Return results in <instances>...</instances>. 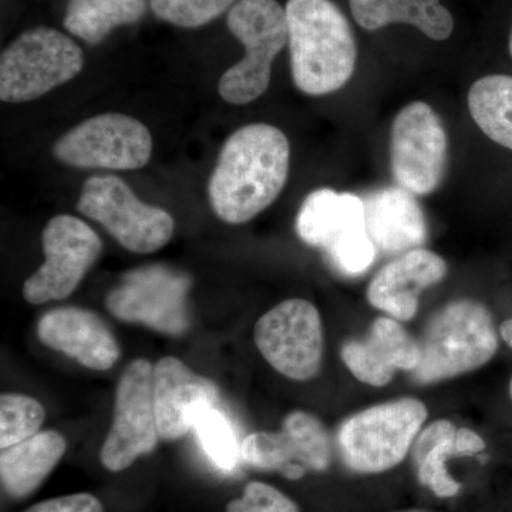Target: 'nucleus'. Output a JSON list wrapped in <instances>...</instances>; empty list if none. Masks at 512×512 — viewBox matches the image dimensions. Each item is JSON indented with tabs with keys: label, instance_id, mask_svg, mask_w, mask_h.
Instances as JSON below:
<instances>
[{
	"label": "nucleus",
	"instance_id": "f8f14e48",
	"mask_svg": "<svg viewBox=\"0 0 512 512\" xmlns=\"http://www.w3.org/2000/svg\"><path fill=\"white\" fill-rule=\"evenodd\" d=\"M154 366L146 359L127 365L117 384L113 424L100 451L101 464L113 473L126 470L157 447Z\"/></svg>",
	"mask_w": 512,
	"mask_h": 512
},
{
	"label": "nucleus",
	"instance_id": "a878e982",
	"mask_svg": "<svg viewBox=\"0 0 512 512\" xmlns=\"http://www.w3.org/2000/svg\"><path fill=\"white\" fill-rule=\"evenodd\" d=\"M195 434L212 463L220 470L232 471L238 466L241 456V444L231 421L217 409L207 407L194 423Z\"/></svg>",
	"mask_w": 512,
	"mask_h": 512
},
{
	"label": "nucleus",
	"instance_id": "cd10ccee",
	"mask_svg": "<svg viewBox=\"0 0 512 512\" xmlns=\"http://www.w3.org/2000/svg\"><path fill=\"white\" fill-rule=\"evenodd\" d=\"M235 3L237 0H150L157 18L184 29L208 25Z\"/></svg>",
	"mask_w": 512,
	"mask_h": 512
},
{
	"label": "nucleus",
	"instance_id": "aec40b11",
	"mask_svg": "<svg viewBox=\"0 0 512 512\" xmlns=\"http://www.w3.org/2000/svg\"><path fill=\"white\" fill-rule=\"evenodd\" d=\"M362 200L367 234L377 251L399 256L423 247L427 222L412 192L397 185L370 192Z\"/></svg>",
	"mask_w": 512,
	"mask_h": 512
},
{
	"label": "nucleus",
	"instance_id": "c756f323",
	"mask_svg": "<svg viewBox=\"0 0 512 512\" xmlns=\"http://www.w3.org/2000/svg\"><path fill=\"white\" fill-rule=\"evenodd\" d=\"M25 512H104V508L94 495L80 493L42 501Z\"/></svg>",
	"mask_w": 512,
	"mask_h": 512
},
{
	"label": "nucleus",
	"instance_id": "412c9836",
	"mask_svg": "<svg viewBox=\"0 0 512 512\" xmlns=\"http://www.w3.org/2000/svg\"><path fill=\"white\" fill-rule=\"evenodd\" d=\"M485 446L483 437L474 430L457 429L446 419L433 421L421 429L412 448L420 484L430 488L436 497H456L461 483L448 473V458L473 457L485 450Z\"/></svg>",
	"mask_w": 512,
	"mask_h": 512
},
{
	"label": "nucleus",
	"instance_id": "20e7f679",
	"mask_svg": "<svg viewBox=\"0 0 512 512\" xmlns=\"http://www.w3.org/2000/svg\"><path fill=\"white\" fill-rule=\"evenodd\" d=\"M427 416L426 404L414 397L375 404L352 414L336 433L343 464L357 474L393 470L412 453Z\"/></svg>",
	"mask_w": 512,
	"mask_h": 512
},
{
	"label": "nucleus",
	"instance_id": "5701e85b",
	"mask_svg": "<svg viewBox=\"0 0 512 512\" xmlns=\"http://www.w3.org/2000/svg\"><path fill=\"white\" fill-rule=\"evenodd\" d=\"M349 5L357 25L366 30L404 23L443 42L454 29L453 15L440 0H349Z\"/></svg>",
	"mask_w": 512,
	"mask_h": 512
},
{
	"label": "nucleus",
	"instance_id": "f257e3e1",
	"mask_svg": "<svg viewBox=\"0 0 512 512\" xmlns=\"http://www.w3.org/2000/svg\"><path fill=\"white\" fill-rule=\"evenodd\" d=\"M291 146L279 128L255 123L229 136L208 183L218 218L245 224L274 204L289 175Z\"/></svg>",
	"mask_w": 512,
	"mask_h": 512
},
{
	"label": "nucleus",
	"instance_id": "473e14b6",
	"mask_svg": "<svg viewBox=\"0 0 512 512\" xmlns=\"http://www.w3.org/2000/svg\"><path fill=\"white\" fill-rule=\"evenodd\" d=\"M397 512H430V511L417 510V508H414V510H404V511H397Z\"/></svg>",
	"mask_w": 512,
	"mask_h": 512
},
{
	"label": "nucleus",
	"instance_id": "bb28decb",
	"mask_svg": "<svg viewBox=\"0 0 512 512\" xmlns=\"http://www.w3.org/2000/svg\"><path fill=\"white\" fill-rule=\"evenodd\" d=\"M46 412L33 397L5 393L0 397V447L8 448L35 436L45 423Z\"/></svg>",
	"mask_w": 512,
	"mask_h": 512
},
{
	"label": "nucleus",
	"instance_id": "c85d7f7f",
	"mask_svg": "<svg viewBox=\"0 0 512 512\" xmlns=\"http://www.w3.org/2000/svg\"><path fill=\"white\" fill-rule=\"evenodd\" d=\"M225 512H301L291 498L274 485L252 481L244 494L227 505Z\"/></svg>",
	"mask_w": 512,
	"mask_h": 512
},
{
	"label": "nucleus",
	"instance_id": "b1692460",
	"mask_svg": "<svg viewBox=\"0 0 512 512\" xmlns=\"http://www.w3.org/2000/svg\"><path fill=\"white\" fill-rule=\"evenodd\" d=\"M147 0H69L63 25L90 45H99L114 29L146 15Z\"/></svg>",
	"mask_w": 512,
	"mask_h": 512
},
{
	"label": "nucleus",
	"instance_id": "6e6552de",
	"mask_svg": "<svg viewBox=\"0 0 512 512\" xmlns=\"http://www.w3.org/2000/svg\"><path fill=\"white\" fill-rule=\"evenodd\" d=\"M77 210L99 222L121 247L136 254L158 251L174 234L173 217L138 200L116 175L90 177L83 184Z\"/></svg>",
	"mask_w": 512,
	"mask_h": 512
},
{
	"label": "nucleus",
	"instance_id": "39448f33",
	"mask_svg": "<svg viewBox=\"0 0 512 512\" xmlns=\"http://www.w3.org/2000/svg\"><path fill=\"white\" fill-rule=\"evenodd\" d=\"M227 25L245 47V56L222 74L218 92L227 103L242 106L268 90L272 63L288 45V19L276 0H238L229 9Z\"/></svg>",
	"mask_w": 512,
	"mask_h": 512
},
{
	"label": "nucleus",
	"instance_id": "423d86ee",
	"mask_svg": "<svg viewBox=\"0 0 512 512\" xmlns=\"http://www.w3.org/2000/svg\"><path fill=\"white\" fill-rule=\"evenodd\" d=\"M296 232L305 244L325 251L340 274H365L375 262L363 200L355 194L330 188L311 192L299 210Z\"/></svg>",
	"mask_w": 512,
	"mask_h": 512
},
{
	"label": "nucleus",
	"instance_id": "6ab92c4d",
	"mask_svg": "<svg viewBox=\"0 0 512 512\" xmlns=\"http://www.w3.org/2000/svg\"><path fill=\"white\" fill-rule=\"evenodd\" d=\"M37 336L47 348L99 372L111 369L121 355L109 326L86 309L60 308L47 312L37 323Z\"/></svg>",
	"mask_w": 512,
	"mask_h": 512
},
{
	"label": "nucleus",
	"instance_id": "f03ea898",
	"mask_svg": "<svg viewBox=\"0 0 512 512\" xmlns=\"http://www.w3.org/2000/svg\"><path fill=\"white\" fill-rule=\"evenodd\" d=\"M285 10L293 83L308 96L338 92L356 69L348 19L332 0H288Z\"/></svg>",
	"mask_w": 512,
	"mask_h": 512
},
{
	"label": "nucleus",
	"instance_id": "9b49d317",
	"mask_svg": "<svg viewBox=\"0 0 512 512\" xmlns=\"http://www.w3.org/2000/svg\"><path fill=\"white\" fill-rule=\"evenodd\" d=\"M190 276L164 265L143 266L123 276L109 292L106 306L124 322L143 323L167 335H181L190 325Z\"/></svg>",
	"mask_w": 512,
	"mask_h": 512
},
{
	"label": "nucleus",
	"instance_id": "1a4fd4ad",
	"mask_svg": "<svg viewBox=\"0 0 512 512\" xmlns=\"http://www.w3.org/2000/svg\"><path fill=\"white\" fill-rule=\"evenodd\" d=\"M254 340L272 369L295 382H308L322 369V318L318 308L305 299H288L262 315Z\"/></svg>",
	"mask_w": 512,
	"mask_h": 512
},
{
	"label": "nucleus",
	"instance_id": "4468645a",
	"mask_svg": "<svg viewBox=\"0 0 512 512\" xmlns=\"http://www.w3.org/2000/svg\"><path fill=\"white\" fill-rule=\"evenodd\" d=\"M42 245L45 264L23 285V296L32 305L69 298L103 249L99 235L86 222L66 214L47 222Z\"/></svg>",
	"mask_w": 512,
	"mask_h": 512
},
{
	"label": "nucleus",
	"instance_id": "7ed1b4c3",
	"mask_svg": "<svg viewBox=\"0 0 512 512\" xmlns=\"http://www.w3.org/2000/svg\"><path fill=\"white\" fill-rule=\"evenodd\" d=\"M421 362L412 375L420 386L467 375L487 365L498 350V333L487 306L473 299L447 303L419 340Z\"/></svg>",
	"mask_w": 512,
	"mask_h": 512
},
{
	"label": "nucleus",
	"instance_id": "a211bd4d",
	"mask_svg": "<svg viewBox=\"0 0 512 512\" xmlns=\"http://www.w3.org/2000/svg\"><path fill=\"white\" fill-rule=\"evenodd\" d=\"M447 262L436 252L417 248L384 265L367 286V301L390 318L407 322L419 312L420 293L446 278Z\"/></svg>",
	"mask_w": 512,
	"mask_h": 512
},
{
	"label": "nucleus",
	"instance_id": "9d476101",
	"mask_svg": "<svg viewBox=\"0 0 512 512\" xmlns=\"http://www.w3.org/2000/svg\"><path fill=\"white\" fill-rule=\"evenodd\" d=\"M153 138L141 121L120 113H104L63 134L53 154L76 168L128 171L146 167Z\"/></svg>",
	"mask_w": 512,
	"mask_h": 512
},
{
	"label": "nucleus",
	"instance_id": "2f4dec72",
	"mask_svg": "<svg viewBox=\"0 0 512 512\" xmlns=\"http://www.w3.org/2000/svg\"><path fill=\"white\" fill-rule=\"evenodd\" d=\"M508 49H510V55H511V59H512V29H511V33H510V43H508Z\"/></svg>",
	"mask_w": 512,
	"mask_h": 512
},
{
	"label": "nucleus",
	"instance_id": "f3484780",
	"mask_svg": "<svg viewBox=\"0 0 512 512\" xmlns=\"http://www.w3.org/2000/svg\"><path fill=\"white\" fill-rule=\"evenodd\" d=\"M153 384L160 439H181L207 407L217 406L215 384L175 357H164L154 366Z\"/></svg>",
	"mask_w": 512,
	"mask_h": 512
},
{
	"label": "nucleus",
	"instance_id": "7c9ffc66",
	"mask_svg": "<svg viewBox=\"0 0 512 512\" xmlns=\"http://www.w3.org/2000/svg\"><path fill=\"white\" fill-rule=\"evenodd\" d=\"M500 336L512 348V319L504 320L500 325Z\"/></svg>",
	"mask_w": 512,
	"mask_h": 512
},
{
	"label": "nucleus",
	"instance_id": "393cba45",
	"mask_svg": "<svg viewBox=\"0 0 512 512\" xmlns=\"http://www.w3.org/2000/svg\"><path fill=\"white\" fill-rule=\"evenodd\" d=\"M468 109L485 136L512 151V76L477 80L468 93Z\"/></svg>",
	"mask_w": 512,
	"mask_h": 512
},
{
	"label": "nucleus",
	"instance_id": "ddd939ff",
	"mask_svg": "<svg viewBox=\"0 0 512 512\" xmlns=\"http://www.w3.org/2000/svg\"><path fill=\"white\" fill-rule=\"evenodd\" d=\"M448 141L436 111L423 101L397 114L390 140V163L397 185L414 195L436 191L446 173Z\"/></svg>",
	"mask_w": 512,
	"mask_h": 512
},
{
	"label": "nucleus",
	"instance_id": "0eeeda50",
	"mask_svg": "<svg viewBox=\"0 0 512 512\" xmlns=\"http://www.w3.org/2000/svg\"><path fill=\"white\" fill-rule=\"evenodd\" d=\"M83 50L60 30L39 26L22 33L0 57V99L25 103L79 76Z\"/></svg>",
	"mask_w": 512,
	"mask_h": 512
},
{
	"label": "nucleus",
	"instance_id": "72a5a7b5",
	"mask_svg": "<svg viewBox=\"0 0 512 512\" xmlns=\"http://www.w3.org/2000/svg\"><path fill=\"white\" fill-rule=\"evenodd\" d=\"M510 396H511V400H512V377H511V382H510Z\"/></svg>",
	"mask_w": 512,
	"mask_h": 512
},
{
	"label": "nucleus",
	"instance_id": "4be33fe9",
	"mask_svg": "<svg viewBox=\"0 0 512 512\" xmlns=\"http://www.w3.org/2000/svg\"><path fill=\"white\" fill-rule=\"evenodd\" d=\"M66 440L55 430L39 431L0 456V478L9 497L22 500L35 493L66 453Z\"/></svg>",
	"mask_w": 512,
	"mask_h": 512
},
{
	"label": "nucleus",
	"instance_id": "2eb2a0df",
	"mask_svg": "<svg viewBox=\"0 0 512 512\" xmlns=\"http://www.w3.org/2000/svg\"><path fill=\"white\" fill-rule=\"evenodd\" d=\"M242 460L262 471H278L288 480H301L309 471L328 470L332 443L318 417L303 410L289 413L279 431H259L241 443Z\"/></svg>",
	"mask_w": 512,
	"mask_h": 512
},
{
	"label": "nucleus",
	"instance_id": "dca6fc26",
	"mask_svg": "<svg viewBox=\"0 0 512 512\" xmlns=\"http://www.w3.org/2000/svg\"><path fill=\"white\" fill-rule=\"evenodd\" d=\"M355 379L372 387L392 382L397 370L414 372L421 362V346L399 320L380 316L365 339L348 340L340 352Z\"/></svg>",
	"mask_w": 512,
	"mask_h": 512
}]
</instances>
